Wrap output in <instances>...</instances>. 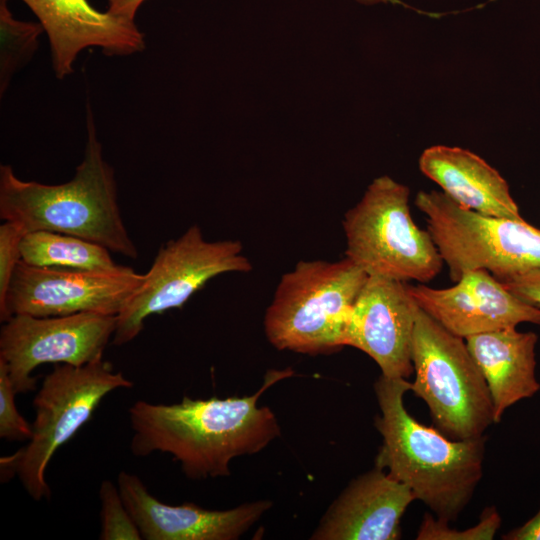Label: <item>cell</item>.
Masks as SVG:
<instances>
[{
	"label": "cell",
	"mask_w": 540,
	"mask_h": 540,
	"mask_svg": "<svg viewBox=\"0 0 540 540\" xmlns=\"http://www.w3.org/2000/svg\"><path fill=\"white\" fill-rule=\"evenodd\" d=\"M292 374L290 369L268 371L251 396L183 397L175 404L139 400L128 410L130 450L136 457L168 453L193 480L228 476L232 459L259 452L280 435L275 414L257 402L273 384Z\"/></svg>",
	"instance_id": "obj_1"
},
{
	"label": "cell",
	"mask_w": 540,
	"mask_h": 540,
	"mask_svg": "<svg viewBox=\"0 0 540 540\" xmlns=\"http://www.w3.org/2000/svg\"><path fill=\"white\" fill-rule=\"evenodd\" d=\"M411 382L380 375L374 384L382 436L376 466L405 484L437 518L456 521L483 476L486 435L457 440L418 422L406 409Z\"/></svg>",
	"instance_id": "obj_2"
},
{
	"label": "cell",
	"mask_w": 540,
	"mask_h": 540,
	"mask_svg": "<svg viewBox=\"0 0 540 540\" xmlns=\"http://www.w3.org/2000/svg\"><path fill=\"white\" fill-rule=\"evenodd\" d=\"M0 217L25 233H64L128 258L138 257L119 209L114 170L104 159L89 105L84 156L73 178L57 185L24 181L10 165H1Z\"/></svg>",
	"instance_id": "obj_3"
},
{
	"label": "cell",
	"mask_w": 540,
	"mask_h": 540,
	"mask_svg": "<svg viewBox=\"0 0 540 540\" xmlns=\"http://www.w3.org/2000/svg\"><path fill=\"white\" fill-rule=\"evenodd\" d=\"M367 278L347 257L299 261L281 277L266 310L268 341L278 350L309 355L340 350Z\"/></svg>",
	"instance_id": "obj_4"
},
{
	"label": "cell",
	"mask_w": 540,
	"mask_h": 540,
	"mask_svg": "<svg viewBox=\"0 0 540 540\" xmlns=\"http://www.w3.org/2000/svg\"><path fill=\"white\" fill-rule=\"evenodd\" d=\"M133 382L100 357L83 366L55 364L33 400L35 418L28 443L0 460L1 479L17 476L35 500L51 495L47 466L55 452L92 417L102 399Z\"/></svg>",
	"instance_id": "obj_5"
},
{
	"label": "cell",
	"mask_w": 540,
	"mask_h": 540,
	"mask_svg": "<svg viewBox=\"0 0 540 540\" xmlns=\"http://www.w3.org/2000/svg\"><path fill=\"white\" fill-rule=\"evenodd\" d=\"M409 196L407 186L381 176L345 213V257L368 276L426 283L441 271L434 241L411 217Z\"/></svg>",
	"instance_id": "obj_6"
},
{
	"label": "cell",
	"mask_w": 540,
	"mask_h": 540,
	"mask_svg": "<svg viewBox=\"0 0 540 540\" xmlns=\"http://www.w3.org/2000/svg\"><path fill=\"white\" fill-rule=\"evenodd\" d=\"M410 391L427 405L436 428L451 439L485 435L494 423L486 381L466 341L420 307L412 339Z\"/></svg>",
	"instance_id": "obj_7"
},
{
	"label": "cell",
	"mask_w": 540,
	"mask_h": 540,
	"mask_svg": "<svg viewBox=\"0 0 540 540\" xmlns=\"http://www.w3.org/2000/svg\"><path fill=\"white\" fill-rule=\"evenodd\" d=\"M415 205L453 281L474 270L496 279L540 269V229L524 219L466 209L442 191H419Z\"/></svg>",
	"instance_id": "obj_8"
},
{
	"label": "cell",
	"mask_w": 540,
	"mask_h": 540,
	"mask_svg": "<svg viewBox=\"0 0 540 540\" xmlns=\"http://www.w3.org/2000/svg\"><path fill=\"white\" fill-rule=\"evenodd\" d=\"M250 260L238 240L207 241L197 224L163 244L142 285L117 316L112 343L135 339L145 320L173 308H181L212 278L228 272H249Z\"/></svg>",
	"instance_id": "obj_9"
},
{
	"label": "cell",
	"mask_w": 540,
	"mask_h": 540,
	"mask_svg": "<svg viewBox=\"0 0 540 540\" xmlns=\"http://www.w3.org/2000/svg\"><path fill=\"white\" fill-rule=\"evenodd\" d=\"M116 323L117 316L97 313L12 315L0 330V360L15 393L35 390L32 372L42 364L83 366L103 357Z\"/></svg>",
	"instance_id": "obj_10"
},
{
	"label": "cell",
	"mask_w": 540,
	"mask_h": 540,
	"mask_svg": "<svg viewBox=\"0 0 540 540\" xmlns=\"http://www.w3.org/2000/svg\"><path fill=\"white\" fill-rule=\"evenodd\" d=\"M145 276L132 268L119 273L81 271L18 263L0 319L97 313L118 316Z\"/></svg>",
	"instance_id": "obj_11"
},
{
	"label": "cell",
	"mask_w": 540,
	"mask_h": 540,
	"mask_svg": "<svg viewBox=\"0 0 540 540\" xmlns=\"http://www.w3.org/2000/svg\"><path fill=\"white\" fill-rule=\"evenodd\" d=\"M418 308L407 282L368 276L353 306L344 345L370 356L382 375L406 379L413 373L412 339Z\"/></svg>",
	"instance_id": "obj_12"
},
{
	"label": "cell",
	"mask_w": 540,
	"mask_h": 540,
	"mask_svg": "<svg viewBox=\"0 0 540 540\" xmlns=\"http://www.w3.org/2000/svg\"><path fill=\"white\" fill-rule=\"evenodd\" d=\"M407 288L422 310L464 339L521 323L540 325V308L518 298L485 270L468 271L449 288L408 283Z\"/></svg>",
	"instance_id": "obj_13"
},
{
	"label": "cell",
	"mask_w": 540,
	"mask_h": 540,
	"mask_svg": "<svg viewBox=\"0 0 540 540\" xmlns=\"http://www.w3.org/2000/svg\"><path fill=\"white\" fill-rule=\"evenodd\" d=\"M117 486L146 540H236L271 507L268 500L228 510H208L194 503L168 505L153 496L135 474L121 471Z\"/></svg>",
	"instance_id": "obj_14"
},
{
	"label": "cell",
	"mask_w": 540,
	"mask_h": 540,
	"mask_svg": "<svg viewBox=\"0 0 540 540\" xmlns=\"http://www.w3.org/2000/svg\"><path fill=\"white\" fill-rule=\"evenodd\" d=\"M46 32L52 68L63 79L73 71L79 53L97 47L110 56H126L145 48L134 21L95 9L87 0H22Z\"/></svg>",
	"instance_id": "obj_15"
},
{
	"label": "cell",
	"mask_w": 540,
	"mask_h": 540,
	"mask_svg": "<svg viewBox=\"0 0 540 540\" xmlns=\"http://www.w3.org/2000/svg\"><path fill=\"white\" fill-rule=\"evenodd\" d=\"M415 496L376 466L353 479L332 503L311 536L315 540H396Z\"/></svg>",
	"instance_id": "obj_16"
},
{
	"label": "cell",
	"mask_w": 540,
	"mask_h": 540,
	"mask_svg": "<svg viewBox=\"0 0 540 540\" xmlns=\"http://www.w3.org/2000/svg\"><path fill=\"white\" fill-rule=\"evenodd\" d=\"M465 341L488 386L495 424L508 408L540 390L536 333L509 327L472 335Z\"/></svg>",
	"instance_id": "obj_17"
},
{
	"label": "cell",
	"mask_w": 540,
	"mask_h": 540,
	"mask_svg": "<svg viewBox=\"0 0 540 540\" xmlns=\"http://www.w3.org/2000/svg\"><path fill=\"white\" fill-rule=\"evenodd\" d=\"M419 168L460 206L480 214L523 219L506 180L473 152L443 145L423 151Z\"/></svg>",
	"instance_id": "obj_18"
},
{
	"label": "cell",
	"mask_w": 540,
	"mask_h": 540,
	"mask_svg": "<svg viewBox=\"0 0 540 540\" xmlns=\"http://www.w3.org/2000/svg\"><path fill=\"white\" fill-rule=\"evenodd\" d=\"M106 247L64 233L38 230L25 233L21 260L32 266L119 273L129 267L117 264Z\"/></svg>",
	"instance_id": "obj_19"
},
{
	"label": "cell",
	"mask_w": 540,
	"mask_h": 540,
	"mask_svg": "<svg viewBox=\"0 0 540 540\" xmlns=\"http://www.w3.org/2000/svg\"><path fill=\"white\" fill-rule=\"evenodd\" d=\"M41 24L14 18L8 0H0V94L6 92L14 74L34 56Z\"/></svg>",
	"instance_id": "obj_20"
},
{
	"label": "cell",
	"mask_w": 540,
	"mask_h": 540,
	"mask_svg": "<svg viewBox=\"0 0 540 540\" xmlns=\"http://www.w3.org/2000/svg\"><path fill=\"white\" fill-rule=\"evenodd\" d=\"M101 540H141V532L128 511L118 486L103 480L99 488Z\"/></svg>",
	"instance_id": "obj_21"
},
{
	"label": "cell",
	"mask_w": 540,
	"mask_h": 540,
	"mask_svg": "<svg viewBox=\"0 0 540 540\" xmlns=\"http://www.w3.org/2000/svg\"><path fill=\"white\" fill-rule=\"evenodd\" d=\"M502 523L495 506L486 507L477 524L465 530L450 526V522L426 512L416 534L417 540H492Z\"/></svg>",
	"instance_id": "obj_22"
},
{
	"label": "cell",
	"mask_w": 540,
	"mask_h": 540,
	"mask_svg": "<svg viewBox=\"0 0 540 540\" xmlns=\"http://www.w3.org/2000/svg\"><path fill=\"white\" fill-rule=\"evenodd\" d=\"M15 395L7 368L0 360V437L7 441H29L32 424L18 412Z\"/></svg>",
	"instance_id": "obj_23"
},
{
	"label": "cell",
	"mask_w": 540,
	"mask_h": 540,
	"mask_svg": "<svg viewBox=\"0 0 540 540\" xmlns=\"http://www.w3.org/2000/svg\"><path fill=\"white\" fill-rule=\"evenodd\" d=\"M25 232L16 223L0 226V309L3 308L13 273L21 260L20 244Z\"/></svg>",
	"instance_id": "obj_24"
},
{
	"label": "cell",
	"mask_w": 540,
	"mask_h": 540,
	"mask_svg": "<svg viewBox=\"0 0 540 540\" xmlns=\"http://www.w3.org/2000/svg\"><path fill=\"white\" fill-rule=\"evenodd\" d=\"M497 280L518 298L540 308V269L525 271Z\"/></svg>",
	"instance_id": "obj_25"
},
{
	"label": "cell",
	"mask_w": 540,
	"mask_h": 540,
	"mask_svg": "<svg viewBox=\"0 0 540 540\" xmlns=\"http://www.w3.org/2000/svg\"><path fill=\"white\" fill-rule=\"evenodd\" d=\"M503 540H540V508L537 513L522 525L505 533Z\"/></svg>",
	"instance_id": "obj_26"
},
{
	"label": "cell",
	"mask_w": 540,
	"mask_h": 540,
	"mask_svg": "<svg viewBox=\"0 0 540 540\" xmlns=\"http://www.w3.org/2000/svg\"><path fill=\"white\" fill-rule=\"evenodd\" d=\"M146 0H108L107 11L115 16L134 21L140 6Z\"/></svg>",
	"instance_id": "obj_27"
},
{
	"label": "cell",
	"mask_w": 540,
	"mask_h": 540,
	"mask_svg": "<svg viewBox=\"0 0 540 540\" xmlns=\"http://www.w3.org/2000/svg\"><path fill=\"white\" fill-rule=\"evenodd\" d=\"M360 4L373 5L378 3L403 4L400 0H356Z\"/></svg>",
	"instance_id": "obj_28"
}]
</instances>
